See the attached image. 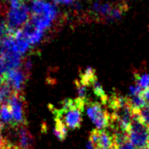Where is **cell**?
Segmentation results:
<instances>
[{
	"mask_svg": "<svg viewBox=\"0 0 149 149\" xmlns=\"http://www.w3.org/2000/svg\"><path fill=\"white\" fill-rule=\"evenodd\" d=\"M76 87H77V97L78 98H81L84 101H87V87L85 84H84L81 81H76Z\"/></svg>",
	"mask_w": 149,
	"mask_h": 149,
	"instance_id": "obj_15",
	"label": "cell"
},
{
	"mask_svg": "<svg viewBox=\"0 0 149 149\" xmlns=\"http://www.w3.org/2000/svg\"><path fill=\"white\" fill-rule=\"evenodd\" d=\"M30 12L31 23L43 33L51 26L57 16L56 8L53 5L47 3L45 0L33 1Z\"/></svg>",
	"mask_w": 149,
	"mask_h": 149,
	"instance_id": "obj_2",
	"label": "cell"
},
{
	"mask_svg": "<svg viewBox=\"0 0 149 149\" xmlns=\"http://www.w3.org/2000/svg\"><path fill=\"white\" fill-rule=\"evenodd\" d=\"M136 84L142 89L149 88V74H134Z\"/></svg>",
	"mask_w": 149,
	"mask_h": 149,
	"instance_id": "obj_14",
	"label": "cell"
},
{
	"mask_svg": "<svg viewBox=\"0 0 149 149\" xmlns=\"http://www.w3.org/2000/svg\"><path fill=\"white\" fill-rule=\"evenodd\" d=\"M7 104L13 114L14 126L26 125V100L22 93L14 92L10 97Z\"/></svg>",
	"mask_w": 149,
	"mask_h": 149,
	"instance_id": "obj_7",
	"label": "cell"
},
{
	"mask_svg": "<svg viewBox=\"0 0 149 149\" xmlns=\"http://www.w3.org/2000/svg\"><path fill=\"white\" fill-rule=\"evenodd\" d=\"M6 1H8V2H10V1H11V0H6Z\"/></svg>",
	"mask_w": 149,
	"mask_h": 149,
	"instance_id": "obj_23",
	"label": "cell"
},
{
	"mask_svg": "<svg viewBox=\"0 0 149 149\" xmlns=\"http://www.w3.org/2000/svg\"><path fill=\"white\" fill-rule=\"evenodd\" d=\"M115 149H137V147L128 139V140L123 142L122 144L117 146L115 147Z\"/></svg>",
	"mask_w": 149,
	"mask_h": 149,
	"instance_id": "obj_18",
	"label": "cell"
},
{
	"mask_svg": "<svg viewBox=\"0 0 149 149\" xmlns=\"http://www.w3.org/2000/svg\"><path fill=\"white\" fill-rule=\"evenodd\" d=\"M31 12L26 5L17 7H11L6 15V26L9 32H15L21 29L30 19Z\"/></svg>",
	"mask_w": 149,
	"mask_h": 149,
	"instance_id": "obj_4",
	"label": "cell"
},
{
	"mask_svg": "<svg viewBox=\"0 0 149 149\" xmlns=\"http://www.w3.org/2000/svg\"><path fill=\"white\" fill-rule=\"evenodd\" d=\"M128 139L138 148L149 147V129L144 125L138 114L133 111L132 119L127 132Z\"/></svg>",
	"mask_w": 149,
	"mask_h": 149,
	"instance_id": "obj_3",
	"label": "cell"
},
{
	"mask_svg": "<svg viewBox=\"0 0 149 149\" xmlns=\"http://www.w3.org/2000/svg\"><path fill=\"white\" fill-rule=\"evenodd\" d=\"M87 104L81 98L65 99L60 109H54V118L61 120L68 129H78L83 123V112Z\"/></svg>",
	"mask_w": 149,
	"mask_h": 149,
	"instance_id": "obj_1",
	"label": "cell"
},
{
	"mask_svg": "<svg viewBox=\"0 0 149 149\" xmlns=\"http://www.w3.org/2000/svg\"><path fill=\"white\" fill-rule=\"evenodd\" d=\"M54 121H55V125H54V132L60 140H64L68 135V128L61 120L54 118Z\"/></svg>",
	"mask_w": 149,
	"mask_h": 149,
	"instance_id": "obj_13",
	"label": "cell"
},
{
	"mask_svg": "<svg viewBox=\"0 0 149 149\" xmlns=\"http://www.w3.org/2000/svg\"><path fill=\"white\" fill-rule=\"evenodd\" d=\"M94 145L96 149H115V144L113 140L112 133L105 130H93L90 134V139Z\"/></svg>",
	"mask_w": 149,
	"mask_h": 149,
	"instance_id": "obj_8",
	"label": "cell"
},
{
	"mask_svg": "<svg viewBox=\"0 0 149 149\" xmlns=\"http://www.w3.org/2000/svg\"><path fill=\"white\" fill-rule=\"evenodd\" d=\"M138 114L140 121L146 125V126L149 127V104H147L146 106H145L144 108L140 109L138 111H134Z\"/></svg>",
	"mask_w": 149,
	"mask_h": 149,
	"instance_id": "obj_16",
	"label": "cell"
},
{
	"mask_svg": "<svg viewBox=\"0 0 149 149\" xmlns=\"http://www.w3.org/2000/svg\"><path fill=\"white\" fill-rule=\"evenodd\" d=\"M128 98V104L130 108L132 110V111H138L140 109L144 108L145 106L147 105L146 102L145 101V99L142 97L141 95L139 96H132Z\"/></svg>",
	"mask_w": 149,
	"mask_h": 149,
	"instance_id": "obj_12",
	"label": "cell"
},
{
	"mask_svg": "<svg viewBox=\"0 0 149 149\" xmlns=\"http://www.w3.org/2000/svg\"><path fill=\"white\" fill-rule=\"evenodd\" d=\"M7 70L8 69H7V67H6L5 59H4V57L1 54H0V81H2L4 74H5V73Z\"/></svg>",
	"mask_w": 149,
	"mask_h": 149,
	"instance_id": "obj_17",
	"label": "cell"
},
{
	"mask_svg": "<svg viewBox=\"0 0 149 149\" xmlns=\"http://www.w3.org/2000/svg\"><path fill=\"white\" fill-rule=\"evenodd\" d=\"M29 76L30 73L26 71L23 68H13L5 73L2 81L10 86L13 92L22 93Z\"/></svg>",
	"mask_w": 149,
	"mask_h": 149,
	"instance_id": "obj_6",
	"label": "cell"
},
{
	"mask_svg": "<svg viewBox=\"0 0 149 149\" xmlns=\"http://www.w3.org/2000/svg\"><path fill=\"white\" fill-rule=\"evenodd\" d=\"M80 77H81L80 81L86 86H90L91 84V83L95 79H97L95 70L91 67H88L80 72Z\"/></svg>",
	"mask_w": 149,
	"mask_h": 149,
	"instance_id": "obj_11",
	"label": "cell"
},
{
	"mask_svg": "<svg viewBox=\"0 0 149 149\" xmlns=\"http://www.w3.org/2000/svg\"><path fill=\"white\" fill-rule=\"evenodd\" d=\"M0 125H2L3 127L14 126L13 114L7 104H0Z\"/></svg>",
	"mask_w": 149,
	"mask_h": 149,
	"instance_id": "obj_10",
	"label": "cell"
},
{
	"mask_svg": "<svg viewBox=\"0 0 149 149\" xmlns=\"http://www.w3.org/2000/svg\"><path fill=\"white\" fill-rule=\"evenodd\" d=\"M54 1L58 4H70L74 2V0H54Z\"/></svg>",
	"mask_w": 149,
	"mask_h": 149,
	"instance_id": "obj_20",
	"label": "cell"
},
{
	"mask_svg": "<svg viewBox=\"0 0 149 149\" xmlns=\"http://www.w3.org/2000/svg\"><path fill=\"white\" fill-rule=\"evenodd\" d=\"M139 149H149V147H143V148H139Z\"/></svg>",
	"mask_w": 149,
	"mask_h": 149,
	"instance_id": "obj_22",
	"label": "cell"
},
{
	"mask_svg": "<svg viewBox=\"0 0 149 149\" xmlns=\"http://www.w3.org/2000/svg\"><path fill=\"white\" fill-rule=\"evenodd\" d=\"M142 91H143V89L140 86L137 85V84L134 85V86L130 87V95H131V97H132V96H139V95H141Z\"/></svg>",
	"mask_w": 149,
	"mask_h": 149,
	"instance_id": "obj_19",
	"label": "cell"
},
{
	"mask_svg": "<svg viewBox=\"0 0 149 149\" xmlns=\"http://www.w3.org/2000/svg\"><path fill=\"white\" fill-rule=\"evenodd\" d=\"M87 115L98 130H104L111 126V114L98 102L87 103Z\"/></svg>",
	"mask_w": 149,
	"mask_h": 149,
	"instance_id": "obj_5",
	"label": "cell"
},
{
	"mask_svg": "<svg viewBox=\"0 0 149 149\" xmlns=\"http://www.w3.org/2000/svg\"><path fill=\"white\" fill-rule=\"evenodd\" d=\"M15 135L17 142L16 146L21 149H33V137L28 131L26 125H16L10 127Z\"/></svg>",
	"mask_w": 149,
	"mask_h": 149,
	"instance_id": "obj_9",
	"label": "cell"
},
{
	"mask_svg": "<svg viewBox=\"0 0 149 149\" xmlns=\"http://www.w3.org/2000/svg\"><path fill=\"white\" fill-rule=\"evenodd\" d=\"M87 149H96L95 146H94V145L92 144V142L91 140H89V142L87 144Z\"/></svg>",
	"mask_w": 149,
	"mask_h": 149,
	"instance_id": "obj_21",
	"label": "cell"
}]
</instances>
